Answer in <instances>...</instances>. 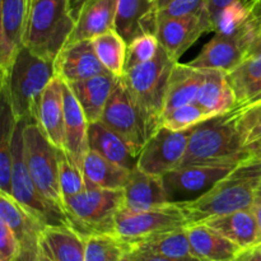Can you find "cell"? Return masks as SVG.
<instances>
[{
    "label": "cell",
    "instance_id": "cell-13",
    "mask_svg": "<svg viewBox=\"0 0 261 261\" xmlns=\"http://www.w3.org/2000/svg\"><path fill=\"white\" fill-rule=\"evenodd\" d=\"M191 129L185 132H172L160 127L145 142L139 158L138 168L149 175L165 176L182 165L188 150Z\"/></svg>",
    "mask_w": 261,
    "mask_h": 261
},
{
    "label": "cell",
    "instance_id": "cell-56",
    "mask_svg": "<svg viewBox=\"0 0 261 261\" xmlns=\"http://www.w3.org/2000/svg\"><path fill=\"white\" fill-rule=\"evenodd\" d=\"M31 3H32V0H31Z\"/></svg>",
    "mask_w": 261,
    "mask_h": 261
},
{
    "label": "cell",
    "instance_id": "cell-19",
    "mask_svg": "<svg viewBox=\"0 0 261 261\" xmlns=\"http://www.w3.org/2000/svg\"><path fill=\"white\" fill-rule=\"evenodd\" d=\"M158 25V10L153 0H117L114 30L132 42L144 33L155 35Z\"/></svg>",
    "mask_w": 261,
    "mask_h": 261
},
{
    "label": "cell",
    "instance_id": "cell-5",
    "mask_svg": "<svg viewBox=\"0 0 261 261\" xmlns=\"http://www.w3.org/2000/svg\"><path fill=\"white\" fill-rule=\"evenodd\" d=\"M75 27L68 0H36L31 5L23 45L48 61H55Z\"/></svg>",
    "mask_w": 261,
    "mask_h": 261
},
{
    "label": "cell",
    "instance_id": "cell-24",
    "mask_svg": "<svg viewBox=\"0 0 261 261\" xmlns=\"http://www.w3.org/2000/svg\"><path fill=\"white\" fill-rule=\"evenodd\" d=\"M188 234L191 252L199 259L206 261L232 260L242 250L206 223L189 224Z\"/></svg>",
    "mask_w": 261,
    "mask_h": 261
},
{
    "label": "cell",
    "instance_id": "cell-55",
    "mask_svg": "<svg viewBox=\"0 0 261 261\" xmlns=\"http://www.w3.org/2000/svg\"><path fill=\"white\" fill-rule=\"evenodd\" d=\"M33 2H36V0H32V3H31V5H32V4H33Z\"/></svg>",
    "mask_w": 261,
    "mask_h": 261
},
{
    "label": "cell",
    "instance_id": "cell-51",
    "mask_svg": "<svg viewBox=\"0 0 261 261\" xmlns=\"http://www.w3.org/2000/svg\"><path fill=\"white\" fill-rule=\"evenodd\" d=\"M33 261H53L50 259V257L47 256V255L45 254V252H43V250L41 249L40 250V252H38V255H37V257H36L35 260Z\"/></svg>",
    "mask_w": 261,
    "mask_h": 261
},
{
    "label": "cell",
    "instance_id": "cell-29",
    "mask_svg": "<svg viewBox=\"0 0 261 261\" xmlns=\"http://www.w3.org/2000/svg\"><path fill=\"white\" fill-rule=\"evenodd\" d=\"M203 79V69H196L189 64H180L177 61L168 81L163 115L177 107L196 102Z\"/></svg>",
    "mask_w": 261,
    "mask_h": 261
},
{
    "label": "cell",
    "instance_id": "cell-9",
    "mask_svg": "<svg viewBox=\"0 0 261 261\" xmlns=\"http://www.w3.org/2000/svg\"><path fill=\"white\" fill-rule=\"evenodd\" d=\"M189 226L182 209L175 203L143 212L121 209L115 219V234L125 242L129 250L144 240L165 232Z\"/></svg>",
    "mask_w": 261,
    "mask_h": 261
},
{
    "label": "cell",
    "instance_id": "cell-34",
    "mask_svg": "<svg viewBox=\"0 0 261 261\" xmlns=\"http://www.w3.org/2000/svg\"><path fill=\"white\" fill-rule=\"evenodd\" d=\"M94 50L102 65L109 73L116 78H122L125 74L127 43L115 30H110L93 40Z\"/></svg>",
    "mask_w": 261,
    "mask_h": 261
},
{
    "label": "cell",
    "instance_id": "cell-16",
    "mask_svg": "<svg viewBox=\"0 0 261 261\" xmlns=\"http://www.w3.org/2000/svg\"><path fill=\"white\" fill-rule=\"evenodd\" d=\"M0 71L4 79L23 45L31 0H0Z\"/></svg>",
    "mask_w": 261,
    "mask_h": 261
},
{
    "label": "cell",
    "instance_id": "cell-42",
    "mask_svg": "<svg viewBox=\"0 0 261 261\" xmlns=\"http://www.w3.org/2000/svg\"><path fill=\"white\" fill-rule=\"evenodd\" d=\"M19 257V241L9 226L0 219V261H18Z\"/></svg>",
    "mask_w": 261,
    "mask_h": 261
},
{
    "label": "cell",
    "instance_id": "cell-2",
    "mask_svg": "<svg viewBox=\"0 0 261 261\" xmlns=\"http://www.w3.org/2000/svg\"><path fill=\"white\" fill-rule=\"evenodd\" d=\"M54 76L53 61L40 58L22 45L8 75L2 79V94L7 97L17 121L33 122L43 91Z\"/></svg>",
    "mask_w": 261,
    "mask_h": 261
},
{
    "label": "cell",
    "instance_id": "cell-33",
    "mask_svg": "<svg viewBox=\"0 0 261 261\" xmlns=\"http://www.w3.org/2000/svg\"><path fill=\"white\" fill-rule=\"evenodd\" d=\"M17 120L13 115L7 97L2 94L0 115V191L12 195V145Z\"/></svg>",
    "mask_w": 261,
    "mask_h": 261
},
{
    "label": "cell",
    "instance_id": "cell-26",
    "mask_svg": "<svg viewBox=\"0 0 261 261\" xmlns=\"http://www.w3.org/2000/svg\"><path fill=\"white\" fill-rule=\"evenodd\" d=\"M117 0H88L83 5L69 42L93 40L97 36L114 30Z\"/></svg>",
    "mask_w": 261,
    "mask_h": 261
},
{
    "label": "cell",
    "instance_id": "cell-50",
    "mask_svg": "<svg viewBox=\"0 0 261 261\" xmlns=\"http://www.w3.org/2000/svg\"><path fill=\"white\" fill-rule=\"evenodd\" d=\"M153 2H154L155 9H157L158 12H160V10H162L163 8L167 7V5L170 4V3L172 2V0H153Z\"/></svg>",
    "mask_w": 261,
    "mask_h": 261
},
{
    "label": "cell",
    "instance_id": "cell-30",
    "mask_svg": "<svg viewBox=\"0 0 261 261\" xmlns=\"http://www.w3.org/2000/svg\"><path fill=\"white\" fill-rule=\"evenodd\" d=\"M82 170L86 189H125L133 173L92 149L87 153Z\"/></svg>",
    "mask_w": 261,
    "mask_h": 261
},
{
    "label": "cell",
    "instance_id": "cell-40",
    "mask_svg": "<svg viewBox=\"0 0 261 261\" xmlns=\"http://www.w3.org/2000/svg\"><path fill=\"white\" fill-rule=\"evenodd\" d=\"M240 127H241L244 153L250 158L261 160V120L242 121L240 114Z\"/></svg>",
    "mask_w": 261,
    "mask_h": 261
},
{
    "label": "cell",
    "instance_id": "cell-41",
    "mask_svg": "<svg viewBox=\"0 0 261 261\" xmlns=\"http://www.w3.org/2000/svg\"><path fill=\"white\" fill-rule=\"evenodd\" d=\"M206 5H208V0H172L167 7L158 12V20L165 19V18L199 14V13L206 12Z\"/></svg>",
    "mask_w": 261,
    "mask_h": 261
},
{
    "label": "cell",
    "instance_id": "cell-10",
    "mask_svg": "<svg viewBox=\"0 0 261 261\" xmlns=\"http://www.w3.org/2000/svg\"><path fill=\"white\" fill-rule=\"evenodd\" d=\"M241 161L194 163L180 166L162 176L170 203H185L198 199L228 175Z\"/></svg>",
    "mask_w": 261,
    "mask_h": 261
},
{
    "label": "cell",
    "instance_id": "cell-27",
    "mask_svg": "<svg viewBox=\"0 0 261 261\" xmlns=\"http://www.w3.org/2000/svg\"><path fill=\"white\" fill-rule=\"evenodd\" d=\"M41 249L53 261H86V237L70 226H46Z\"/></svg>",
    "mask_w": 261,
    "mask_h": 261
},
{
    "label": "cell",
    "instance_id": "cell-23",
    "mask_svg": "<svg viewBox=\"0 0 261 261\" xmlns=\"http://www.w3.org/2000/svg\"><path fill=\"white\" fill-rule=\"evenodd\" d=\"M201 223L217 229L242 250L261 244V229L252 209L232 212Z\"/></svg>",
    "mask_w": 261,
    "mask_h": 261
},
{
    "label": "cell",
    "instance_id": "cell-22",
    "mask_svg": "<svg viewBox=\"0 0 261 261\" xmlns=\"http://www.w3.org/2000/svg\"><path fill=\"white\" fill-rule=\"evenodd\" d=\"M117 81L119 78L107 71L84 81L68 83L89 124L101 121L103 110Z\"/></svg>",
    "mask_w": 261,
    "mask_h": 261
},
{
    "label": "cell",
    "instance_id": "cell-12",
    "mask_svg": "<svg viewBox=\"0 0 261 261\" xmlns=\"http://www.w3.org/2000/svg\"><path fill=\"white\" fill-rule=\"evenodd\" d=\"M251 24L245 20L236 33L232 35H218L216 33L199 55L189 65L196 69H218L226 73L233 70L247 56L250 48L256 41V33Z\"/></svg>",
    "mask_w": 261,
    "mask_h": 261
},
{
    "label": "cell",
    "instance_id": "cell-53",
    "mask_svg": "<svg viewBox=\"0 0 261 261\" xmlns=\"http://www.w3.org/2000/svg\"><path fill=\"white\" fill-rule=\"evenodd\" d=\"M260 99H261V96L259 97V98H256V99H255V101L254 102H256V101H260ZM254 102H251V103H254ZM250 105V103H249Z\"/></svg>",
    "mask_w": 261,
    "mask_h": 261
},
{
    "label": "cell",
    "instance_id": "cell-7",
    "mask_svg": "<svg viewBox=\"0 0 261 261\" xmlns=\"http://www.w3.org/2000/svg\"><path fill=\"white\" fill-rule=\"evenodd\" d=\"M28 120L17 121L13 137L12 196L27 211L37 217L45 226H69L63 209L47 200L36 186L24 158V127Z\"/></svg>",
    "mask_w": 261,
    "mask_h": 261
},
{
    "label": "cell",
    "instance_id": "cell-31",
    "mask_svg": "<svg viewBox=\"0 0 261 261\" xmlns=\"http://www.w3.org/2000/svg\"><path fill=\"white\" fill-rule=\"evenodd\" d=\"M227 79L236 94L239 106H246L261 96V53L245 58Z\"/></svg>",
    "mask_w": 261,
    "mask_h": 261
},
{
    "label": "cell",
    "instance_id": "cell-39",
    "mask_svg": "<svg viewBox=\"0 0 261 261\" xmlns=\"http://www.w3.org/2000/svg\"><path fill=\"white\" fill-rule=\"evenodd\" d=\"M161 43L157 36L153 33H144L127 43L126 61H125V71L140 64L148 63L157 56Z\"/></svg>",
    "mask_w": 261,
    "mask_h": 261
},
{
    "label": "cell",
    "instance_id": "cell-37",
    "mask_svg": "<svg viewBox=\"0 0 261 261\" xmlns=\"http://www.w3.org/2000/svg\"><path fill=\"white\" fill-rule=\"evenodd\" d=\"M255 0H239L227 5L214 19L213 32L218 35H232L240 30L249 18Z\"/></svg>",
    "mask_w": 261,
    "mask_h": 261
},
{
    "label": "cell",
    "instance_id": "cell-49",
    "mask_svg": "<svg viewBox=\"0 0 261 261\" xmlns=\"http://www.w3.org/2000/svg\"><path fill=\"white\" fill-rule=\"evenodd\" d=\"M261 53V36L259 38L256 40V42L252 45V47L250 48L249 54H247L246 58H249V56H254V55H257V54Z\"/></svg>",
    "mask_w": 261,
    "mask_h": 261
},
{
    "label": "cell",
    "instance_id": "cell-32",
    "mask_svg": "<svg viewBox=\"0 0 261 261\" xmlns=\"http://www.w3.org/2000/svg\"><path fill=\"white\" fill-rule=\"evenodd\" d=\"M129 250H142V251L152 252V254L166 257H173V259L194 256L191 252L190 241H189L188 226L150 237L139 244L133 245L129 247Z\"/></svg>",
    "mask_w": 261,
    "mask_h": 261
},
{
    "label": "cell",
    "instance_id": "cell-6",
    "mask_svg": "<svg viewBox=\"0 0 261 261\" xmlns=\"http://www.w3.org/2000/svg\"><path fill=\"white\" fill-rule=\"evenodd\" d=\"M69 226L83 237L114 233L115 219L124 206V189H86L63 200Z\"/></svg>",
    "mask_w": 261,
    "mask_h": 261
},
{
    "label": "cell",
    "instance_id": "cell-8",
    "mask_svg": "<svg viewBox=\"0 0 261 261\" xmlns=\"http://www.w3.org/2000/svg\"><path fill=\"white\" fill-rule=\"evenodd\" d=\"M23 137L25 163L36 186L50 203L64 211L59 184V148L45 137L36 122H27Z\"/></svg>",
    "mask_w": 261,
    "mask_h": 261
},
{
    "label": "cell",
    "instance_id": "cell-43",
    "mask_svg": "<svg viewBox=\"0 0 261 261\" xmlns=\"http://www.w3.org/2000/svg\"><path fill=\"white\" fill-rule=\"evenodd\" d=\"M126 254L137 261H206L195 256L184 257V259H173V257L161 256V255H155L148 251H142V250H129Z\"/></svg>",
    "mask_w": 261,
    "mask_h": 261
},
{
    "label": "cell",
    "instance_id": "cell-54",
    "mask_svg": "<svg viewBox=\"0 0 261 261\" xmlns=\"http://www.w3.org/2000/svg\"><path fill=\"white\" fill-rule=\"evenodd\" d=\"M224 261H234V259H232V260H224Z\"/></svg>",
    "mask_w": 261,
    "mask_h": 261
},
{
    "label": "cell",
    "instance_id": "cell-14",
    "mask_svg": "<svg viewBox=\"0 0 261 261\" xmlns=\"http://www.w3.org/2000/svg\"><path fill=\"white\" fill-rule=\"evenodd\" d=\"M0 219L9 226L20 245L18 261H33L41 250V236L45 224L15 200L10 194L0 191Z\"/></svg>",
    "mask_w": 261,
    "mask_h": 261
},
{
    "label": "cell",
    "instance_id": "cell-17",
    "mask_svg": "<svg viewBox=\"0 0 261 261\" xmlns=\"http://www.w3.org/2000/svg\"><path fill=\"white\" fill-rule=\"evenodd\" d=\"M54 68L55 75L65 83L84 81L107 73L97 56L92 40L66 43L56 56Z\"/></svg>",
    "mask_w": 261,
    "mask_h": 261
},
{
    "label": "cell",
    "instance_id": "cell-21",
    "mask_svg": "<svg viewBox=\"0 0 261 261\" xmlns=\"http://www.w3.org/2000/svg\"><path fill=\"white\" fill-rule=\"evenodd\" d=\"M170 204L161 176L149 175L135 168L124 189V206L129 212H143Z\"/></svg>",
    "mask_w": 261,
    "mask_h": 261
},
{
    "label": "cell",
    "instance_id": "cell-4",
    "mask_svg": "<svg viewBox=\"0 0 261 261\" xmlns=\"http://www.w3.org/2000/svg\"><path fill=\"white\" fill-rule=\"evenodd\" d=\"M247 155L242 149L240 109L200 122L191 129L188 150L181 166L194 163L242 161Z\"/></svg>",
    "mask_w": 261,
    "mask_h": 261
},
{
    "label": "cell",
    "instance_id": "cell-20",
    "mask_svg": "<svg viewBox=\"0 0 261 261\" xmlns=\"http://www.w3.org/2000/svg\"><path fill=\"white\" fill-rule=\"evenodd\" d=\"M33 122L56 148H64L63 81L54 76L43 91Z\"/></svg>",
    "mask_w": 261,
    "mask_h": 261
},
{
    "label": "cell",
    "instance_id": "cell-48",
    "mask_svg": "<svg viewBox=\"0 0 261 261\" xmlns=\"http://www.w3.org/2000/svg\"><path fill=\"white\" fill-rule=\"evenodd\" d=\"M252 212L255 213V217H256L257 222H259V226L261 229V184L257 188L256 194H255L254 204H252Z\"/></svg>",
    "mask_w": 261,
    "mask_h": 261
},
{
    "label": "cell",
    "instance_id": "cell-1",
    "mask_svg": "<svg viewBox=\"0 0 261 261\" xmlns=\"http://www.w3.org/2000/svg\"><path fill=\"white\" fill-rule=\"evenodd\" d=\"M261 184V160L245 158L219 182L198 199L178 203L189 224L205 222L242 209H252Z\"/></svg>",
    "mask_w": 261,
    "mask_h": 261
},
{
    "label": "cell",
    "instance_id": "cell-36",
    "mask_svg": "<svg viewBox=\"0 0 261 261\" xmlns=\"http://www.w3.org/2000/svg\"><path fill=\"white\" fill-rule=\"evenodd\" d=\"M212 117H214L213 115L208 114L203 107L194 102L166 112L161 117L160 127H166L172 132H185Z\"/></svg>",
    "mask_w": 261,
    "mask_h": 261
},
{
    "label": "cell",
    "instance_id": "cell-44",
    "mask_svg": "<svg viewBox=\"0 0 261 261\" xmlns=\"http://www.w3.org/2000/svg\"><path fill=\"white\" fill-rule=\"evenodd\" d=\"M240 109L242 121H257L261 120V99L246 106H237Z\"/></svg>",
    "mask_w": 261,
    "mask_h": 261
},
{
    "label": "cell",
    "instance_id": "cell-52",
    "mask_svg": "<svg viewBox=\"0 0 261 261\" xmlns=\"http://www.w3.org/2000/svg\"><path fill=\"white\" fill-rule=\"evenodd\" d=\"M120 261H137V260H134V259H133V257H130L129 255H127V254H125V256L122 257V259L120 260Z\"/></svg>",
    "mask_w": 261,
    "mask_h": 261
},
{
    "label": "cell",
    "instance_id": "cell-28",
    "mask_svg": "<svg viewBox=\"0 0 261 261\" xmlns=\"http://www.w3.org/2000/svg\"><path fill=\"white\" fill-rule=\"evenodd\" d=\"M196 103L213 116L226 114L239 106L226 71L204 69V79L199 89Z\"/></svg>",
    "mask_w": 261,
    "mask_h": 261
},
{
    "label": "cell",
    "instance_id": "cell-15",
    "mask_svg": "<svg viewBox=\"0 0 261 261\" xmlns=\"http://www.w3.org/2000/svg\"><path fill=\"white\" fill-rule=\"evenodd\" d=\"M205 32H212V24L206 12H203L160 19L155 36L168 55L178 61L180 56Z\"/></svg>",
    "mask_w": 261,
    "mask_h": 261
},
{
    "label": "cell",
    "instance_id": "cell-11",
    "mask_svg": "<svg viewBox=\"0 0 261 261\" xmlns=\"http://www.w3.org/2000/svg\"><path fill=\"white\" fill-rule=\"evenodd\" d=\"M101 121L117 133L139 158L140 152L148 139L147 129L142 114L127 91L122 78H119L107 101Z\"/></svg>",
    "mask_w": 261,
    "mask_h": 261
},
{
    "label": "cell",
    "instance_id": "cell-45",
    "mask_svg": "<svg viewBox=\"0 0 261 261\" xmlns=\"http://www.w3.org/2000/svg\"><path fill=\"white\" fill-rule=\"evenodd\" d=\"M234 2H239V0H208V5H206V13H208V18L211 20L212 24V32H213V24L214 19L217 18V15L219 14L222 9L227 7V5L232 4Z\"/></svg>",
    "mask_w": 261,
    "mask_h": 261
},
{
    "label": "cell",
    "instance_id": "cell-38",
    "mask_svg": "<svg viewBox=\"0 0 261 261\" xmlns=\"http://www.w3.org/2000/svg\"><path fill=\"white\" fill-rule=\"evenodd\" d=\"M59 184H60L63 200L69 196L86 190V181H84L83 171L71 160L70 155L59 148Z\"/></svg>",
    "mask_w": 261,
    "mask_h": 261
},
{
    "label": "cell",
    "instance_id": "cell-47",
    "mask_svg": "<svg viewBox=\"0 0 261 261\" xmlns=\"http://www.w3.org/2000/svg\"><path fill=\"white\" fill-rule=\"evenodd\" d=\"M87 2H88V0H68L69 10H70L71 17L75 19V22H76V19H78L79 14H81L82 8H83V5L86 4Z\"/></svg>",
    "mask_w": 261,
    "mask_h": 261
},
{
    "label": "cell",
    "instance_id": "cell-46",
    "mask_svg": "<svg viewBox=\"0 0 261 261\" xmlns=\"http://www.w3.org/2000/svg\"><path fill=\"white\" fill-rule=\"evenodd\" d=\"M234 261H261V244L241 250L234 257Z\"/></svg>",
    "mask_w": 261,
    "mask_h": 261
},
{
    "label": "cell",
    "instance_id": "cell-18",
    "mask_svg": "<svg viewBox=\"0 0 261 261\" xmlns=\"http://www.w3.org/2000/svg\"><path fill=\"white\" fill-rule=\"evenodd\" d=\"M64 96V148L71 160L83 168L84 158L89 150V122L68 83L63 81ZM83 171V170H82Z\"/></svg>",
    "mask_w": 261,
    "mask_h": 261
},
{
    "label": "cell",
    "instance_id": "cell-3",
    "mask_svg": "<svg viewBox=\"0 0 261 261\" xmlns=\"http://www.w3.org/2000/svg\"><path fill=\"white\" fill-rule=\"evenodd\" d=\"M176 63L177 61L161 46L153 60L127 69L122 76L127 91L144 120L148 139L160 129L168 81Z\"/></svg>",
    "mask_w": 261,
    "mask_h": 261
},
{
    "label": "cell",
    "instance_id": "cell-35",
    "mask_svg": "<svg viewBox=\"0 0 261 261\" xmlns=\"http://www.w3.org/2000/svg\"><path fill=\"white\" fill-rule=\"evenodd\" d=\"M127 246L116 234H92L86 239V261H120Z\"/></svg>",
    "mask_w": 261,
    "mask_h": 261
},
{
    "label": "cell",
    "instance_id": "cell-25",
    "mask_svg": "<svg viewBox=\"0 0 261 261\" xmlns=\"http://www.w3.org/2000/svg\"><path fill=\"white\" fill-rule=\"evenodd\" d=\"M88 144L89 149L116 165L132 171L138 167V155L132 147L102 121L89 124Z\"/></svg>",
    "mask_w": 261,
    "mask_h": 261
}]
</instances>
